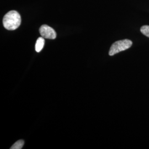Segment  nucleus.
I'll use <instances>...</instances> for the list:
<instances>
[{
	"instance_id": "obj_5",
	"label": "nucleus",
	"mask_w": 149,
	"mask_h": 149,
	"mask_svg": "<svg viewBox=\"0 0 149 149\" xmlns=\"http://www.w3.org/2000/svg\"><path fill=\"white\" fill-rule=\"evenodd\" d=\"M24 144V141L23 140H19L16 141L11 147V149H21Z\"/></svg>"
},
{
	"instance_id": "obj_1",
	"label": "nucleus",
	"mask_w": 149,
	"mask_h": 149,
	"mask_svg": "<svg viewBox=\"0 0 149 149\" xmlns=\"http://www.w3.org/2000/svg\"><path fill=\"white\" fill-rule=\"evenodd\" d=\"M21 23L19 13L16 11H11L6 14L3 18V25L6 29L14 31L17 29Z\"/></svg>"
},
{
	"instance_id": "obj_3",
	"label": "nucleus",
	"mask_w": 149,
	"mask_h": 149,
	"mask_svg": "<svg viewBox=\"0 0 149 149\" xmlns=\"http://www.w3.org/2000/svg\"><path fill=\"white\" fill-rule=\"evenodd\" d=\"M39 32L42 37L45 39H54L56 37V33L55 30L47 25H42L40 27Z\"/></svg>"
},
{
	"instance_id": "obj_2",
	"label": "nucleus",
	"mask_w": 149,
	"mask_h": 149,
	"mask_svg": "<svg viewBox=\"0 0 149 149\" xmlns=\"http://www.w3.org/2000/svg\"><path fill=\"white\" fill-rule=\"evenodd\" d=\"M132 44V42L129 39H124L117 41L112 44L109 52V55L110 56H113L120 52L124 51L130 48Z\"/></svg>"
},
{
	"instance_id": "obj_4",
	"label": "nucleus",
	"mask_w": 149,
	"mask_h": 149,
	"mask_svg": "<svg viewBox=\"0 0 149 149\" xmlns=\"http://www.w3.org/2000/svg\"><path fill=\"white\" fill-rule=\"evenodd\" d=\"M44 43H45V40L44 38L42 37H39L36 42V51L39 53L42 49H43L44 45Z\"/></svg>"
},
{
	"instance_id": "obj_6",
	"label": "nucleus",
	"mask_w": 149,
	"mask_h": 149,
	"mask_svg": "<svg viewBox=\"0 0 149 149\" xmlns=\"http://www.w3.org/2000/svg\"><path fill=\"white\" fill-rule=\"evenodd\" d=\"M140 31L144 36L149 38V26H143L141 27Z\"/></svg>"
}]
</instances>
